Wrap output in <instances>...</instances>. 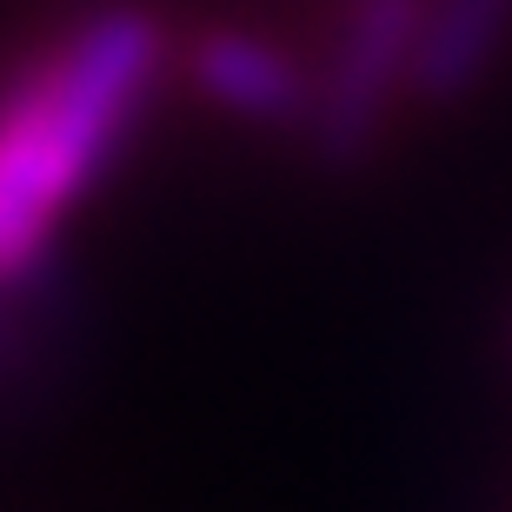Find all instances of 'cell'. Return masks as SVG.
<instances>
[{
	"instance_id": "cell-1",
	"label": "cell",
	"mask_w": 512,
	"mask_h": 512,
	"mask_svg": "<svg viewBox=\"0 0 512 512\" xmlns=\"http://www.w3.org/2000/svg\"><path fill=\"white\" fill-rule=\"evenodd\" d=\"M160 20L140 7L87 20L60 54H47L0 100V293L34 280L60 220L94 173L127 140L153 74H160Z\"/></svg>"
},
{
	"instance_id": "cell-2",
	"label": "cell",
	"mask_w": 512,
	"mask_h": 512,
	"mask_svg": "<svg viewBox=\"0 0 512 512\" xmlns=\"http://www.w3.org/2000/svg\"><path fill=\"white\" fill-rule=\"evenodd\" d=\"M419 20H426V0H360L346 14L333 60L313 80V120H306L326 167H360L386 133L399 87H413Z\"/></svg>"
},
{
	"instance_id": "cell-3",
	"label": "cell",
	"mask_w": 512,
	"mask_h": 512,
	"mask_svg": "<svg viewBox=\"0 0 512 512\" xmlns=\"http://www.w3.org/2000/svg\"><path fill=\"white\" fill-rule=\"evenodd\" d=\"M193 87L227 107V114L253 120V127H306L313 120V80L293 67V54H280L273 40L220 27L193 47Z\"/></svg>"
},
{
	"instance_id": "cell-4",
	"label": "cell",
	"mask_w": 512,
	"mask_h": 512,
	"mask_svg": "<svg viewBox=\"0 0 512 512\" xmlns=\"http://www.w3.org/2000/svg\"><path fill=\"white\" fill-rule=\"evenodd\" d=\"M512 34V0H426L419 20L413 94L433 107H453L493 74L499 47Z\"/></svg>"
}]
</instances>
